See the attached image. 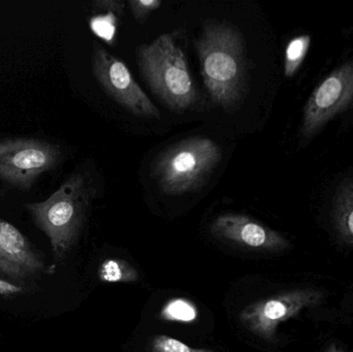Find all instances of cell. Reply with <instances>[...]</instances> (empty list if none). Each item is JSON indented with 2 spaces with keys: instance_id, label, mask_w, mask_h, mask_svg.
Masks as SVG:
<instances>
[{
  "instance_id": "1",
  "label": "cell",
  "mask_w": 353,
  "mask_h": 352,
  "mask_svg": "<svg viewBox=\"0 0 353 352\" xmlns=\"http://www.w3.org/2000/svg\"><path fill=\"white\" fill-rule=\"evenodd\" d=\"M195 47L210 96L223 109L234 107L246 93V57L242 33L230 23L205 22Z\"/></svg>"
},
{
  "instance_id": "2",
  "label": "cell",
  "mask_w": 353,
  "mask_h": 352,
  "mask_svg": "<svg viewBox=\"0 0 353 352\" xmlns=\"http://www.w3.org/2000/svg\"><path fill=\"white\" fill-rule=\"evenodd\" d=\"M93 198L88 175L76 171L47 200L24 205L33 223L49 240L56 262L63 260L78 240Z\"/></svg>"
},
{
  "instance_id": "3",
  "label": "cell",
  "mask_w": 353,
  "mask_h": 352,
  "mask_svg": "<svg viewBox=\"0 0 353 352\" xmlns=\"http://www.w3.org/2000/svg\"><path fill=\"white\" fill-rule=\"evenodd\" d=\"M139 63L153 92L170 109L182 113L194 105L196 87L175 33H165L140 47Z\"/></svg>"
},
{
  "instance_id": "4",
  "label": "cell",
  "mask_w": 353,
  "mask_h": 352,
  "mask_svg": "<svg viewBox=\"0 0 353 352\" xmlns=\"http://www.w3.org/2000/svg\"><path fill=\"white\" fill-rule=\"evenodd\" d=\"M222 149L211 138L194 136L170 147L157 159L153 177L170 196L192 191L219 165Z\"/></svg>"
},
{
  "instance_id": "5",
  "label": "cell",
  "mask_w": 353,
  "mask_h": 352,
  "mask_svg": "<svg viewBox=\"0 0 353 352\" xmlns=\"http://www.w3.org/2000/svg\"><path fill=\"white\" fill-rule=\"evenodd\" d=\"M63 161V148L57 143L28 136L0 138V183L10 189L30 191Z\"/></svg>"
},
{
  "instance_id": "6",
  "label": "cell",
  "mask_w": 353,
  "mask_h": 352,
  "mask_svg": "<svg viewBox=\"0 0 353 352\" xmlns=\"http://www.w3.org/2000/svg\"><path fill=\"white\" fill-rule=\"evenodd\" d=\"M91 65L99 85L124 109L140 117H159V110L139 86L124 62L95 45Z\"/></svg>"
},
{
  "instance_id": "7",
  "label": "cell",
  "mask_w": 353,
  "mask_h": 352,
  "mask_svg": "<svg viewBox=\"0 0 353 352\" xmlns=\"http://www.w3.org/2000/svg\"><path fill=\"white\" fill-rule=\"evenodd\" d=\"M353 101V59L327 76L311 94L305 105L302 134L314 136L327 122Z\"/></svg>"
},
{
  "instance_id": "8",
  "label": "cell",
  "mask_w": 353,
  "mask_h": 352,
  "mask_svg": "<svg viewBox=\"0 0 353 352\" xmlns=\"http://www.w3.org/2000/svg\"><path fill=\"white\" fill-rule=\"evenodd\" d=\"M321 293L313 289H298L274 296L251 304L243 309L240 320L247 330L263 339H272L278 326L298 315L304 308L321 303Z\"/></svg>"
},
{
  "instance_id": "9",
  "label": "cell",
  "mask_w": 353,
  "mask_h": 352,
  "mask_svg": "<svg viewBox=\"0 0 353 352\" xmlns=\"http://www.w3.org/2000/svg\"><path fill=\"white\" fill-rule=\"evenodd\" d=\"M43 258L25 235L0 218V274L24 280L43 272Z\"/></svg>"
},
{
  "instance_id": "10",
  "label": "cell",
  "mask_w": 353,
  "mask_h": 352,
  "mask_svg": "<svg viewBox=\"0 0 353 352\" xmlns=\"http://www.w3.org/2000/svg\"><path fill=\"white\" fill-rule=\"evenodd\" d=\"M211 229L213 235L220 239L255 249L280 251L290 246L288 240L277 231L245 215H221L215 219Z\"/></svg>"
},
{
  "instance_id": "11",
  "label": "cell",
  "mask_w": 353,
  "mask_h": 352,
  "mask_svg": "<svg viewBox=\"0 0 353 352\" xmlns=\"http://www.w3.org/2000/svg\"><path fill=\"white\" fill-rule=\"evenodd\" d=\"M333 217L339 237L353 246V180L346 181L337 190Z\"/></svg>"
},
{
  "instance_id": "12",
  "label": "cell",
  "mask_w": 353,
  "mask_h": 352,
  "mask_svg": "<svg viewBox=\"0 0 353 352\" xmlns=\"http://www.w3.org/2000/svg\"><path fill=\"white\" fill-rule=\"evenodd\" d=\"M95 8L109 10L107 14L93 17L90 20V27L93 32L105 39L108 43H112L117 29L118 17L123 12V3L114 0H99L94 2Z\"/></svg>"
},
{
  "instance_id": "13",
  "label": "cell",
  "mask_w": 353,
  "mask_h": 352,
  "mask_svg": "<svg viewBox=\"0 0 353 352\" xmlns=\"http://www.w3.org/2000/svg\"><path fill=\"white\" fill-rule=\"evenodd\" d=\"M99 276L103 282H134L139 273L134 267L122 260H107L101 265Z\"/></svg>"
},
{
  "instance_id": "14",
  "label": "cell",
  "mask_w": 353,
  "mask_h": 352,
  "mask_svg": "<svg viewBox=\"0 0 353 352\" xmlns=\"http://www.w3.org/2000/svg\"><path fill=\"white\" fill-rule=\"evenodd\" d=\"M310 43L311 37L308 34L294 37L288 43L285 50V61H284V74L288 78H292L298 72L308 53Z\"/></svg>"
},
{
  "instance_id": "15",
  "label": "cell",
  "mask_w": 353,
  "mask_h": 352,
  "mask_svg": "<svg viewBox=\"0 0 353 352\" xmlns=\"http://www.w3.org/2000/svg\"><path fill=\"white\" fill-rule=\"evenodd\" d=\"M197 315L199 312L194 304L182 298L168 302L161 312V320L182 324H191L195 322Z\"/></svg>"
},
{
  "instance_id": "16",
  "label": "cell",
  "mask_w": 353,
  "mask_h": 352,
  "mask_svg": "<svg viewBox=\"0 0 353 352\" xmlns=\"http://www.w3.org/2000/svg\"><path fill=\"white\" fill-rule=\"evenodd\" d=\"M153 352H215L209 349H192L169 336H157L152 341Z\"/></svg>"
},
{
  "instance_id": "17",
  "label": "cell",
  "mask_w": 353,
  "mask_h": 352,
  "mask_svg": "<svg viewBox=\"0 0 353 352\" xmlns=\"http://www.w3.org/2000/svg\"><path fill=\"white\" fill-rule=\"evenodd\" d=\"M163 2L159 0H130L132 14L139 22H144L153 10H157Z\"/></svg>"
},
{
  "instance_id": "18",
  "label": "cell",
  "mask_w": 353,
  "mask_h": 352,
  "mask_svg": "<svg viewBox=\"0 0 353 352\" xmlns=\"http://www.w3.org/2000/svg\"><path fill=\"white\" fill-rule=\"evenodd\" d=\"M23 289L19 285L14 284V283L8 282V281L0 279V296H16L22 293Z\"/></svg>"
},
{
  "instance_id": "19",
  "label": "cell",
  "mask_w": 353,
  "mask_h": 352,
  "mask_svg": "<svg viewBox=\"0 0 353 352\" xmlns=\"http://www.w3.org/2000/svg\"><path fill=\"white\" fill-rule=\"evenodd\" d=\"M327 352H345L344 351H342L341 349H339V347L336 346L335 344L331 345V346L327 349Z\"/></svg>"
}]
</instances>
